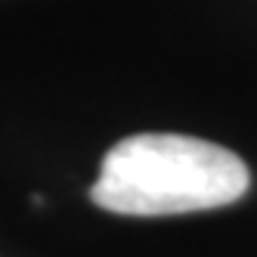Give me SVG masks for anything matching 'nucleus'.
<instances>
[{
	"label": "nucleus",
	"instance_id": "1",
	"mask_svg": "<svg viewBox=\"0 0 257 257\" xmlns=\"http://www.w3.org/2000/svg\"><path fill=\"white\" fill-rule=\"evenodd\" d=\"M251 174L235 152L183 134H137L105 152L90 198L124 217H171L238 201Z\"/></svg>",
	"mask_w": 257,
	"mask_h": 257
}]
</instances>
